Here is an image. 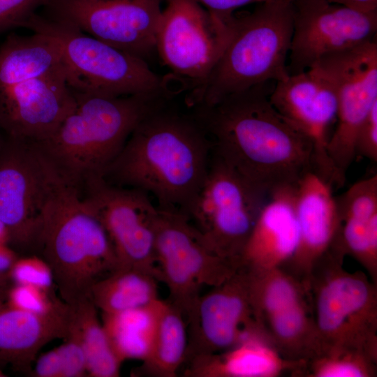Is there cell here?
<instances>
[{"label":"cell","mask_w":377,"mask_h":377,"mask_svg":"<svg viewBox=\"0 0 377 377\" xmlns=\"http://www.w3.org/2000/svg\"><path fill=\"white\" fill-rule=\"evenodd\" d=\"M275 82L190 106L211 140L212 151L243 178L270 195L313 170L309 139L272 105Z\"/></svg>","instance_id":"1"},{"label":"cell","mask_w":377,"mask_h":377,"mask_svg":"<svg viewBox=\"0 0 377 377\" xmlns=\"http://www.w3.org/2000/svg\"><path fill=\"white\" fill-rule=\"evenodd\" d=\"M165 103L138 124L103 178L145 191L156 198L158 209L187 216L207 178L212 145L191 114L168 109Z\"/></svg>","instance_id":"2"},{"label":"cell","mask_w":377,"mask_h":377,"mask_svg":"<svg viewBox=\"0 0 377 377\" xmlns=\"http://www.w3.org/2000/svg\"><path fill=\"white\" fill-rule=\"evenodd\" d=\"M74 94L73 110L50 135L34 142L59 175L80 190L87 181L103 177L138 124L167 95Z\"/></svg>","instance_id":"3"},{"label":"cell","mask_w":377,"mask_h":377,"mask_svg":"<svg viewBox=\"0 0 377 377\" xmlns=\"http://www.w3.org/2000/svg\"><path fill=\"white\" fill-rule=\"evenodd\" d=\"M36 251L50 265L59 297L73 304L119 267L107 232L80 190L64 178L43 214Z\"/></svg>","instance_id":"4"},{"label":"cell","mask_w":377,"mask_h":377,"mask_svg":"<svg viewBox=\"0 0 377 377\" xmlns=\"http://www.w3.org/2000/svg\"><path fill=\"white\" fill-rule=\"evenodd\" d=\"M293 0L258 3L230 20L229 40L207 79L186 99L188 106L212 105L253 87L287 78L293 31Z\"/></svg>","instance_id":"5"},{"label":"cell","mask_w":377,"mask_h":377,"mask_svg":"<svg viewBox=\"0 0 377 377\" xmlns=\"http://www.w3.org/2000/svg\"><path fill=\"white\" fill-rule=\"evenodd\" d=\"M344 257L327 254L306 282L320 353L357 349L377 360V284L364 272L346 270Z\"/></svg>","instance_id":"6"},{"label":"cell","mask_w":377,"mask_h":377,"mask_svg":"<svg viewBox=\"0 0 377 377\" xmlns=\"http://www.w3.org/2000/svg\"><path fill=\"white\" fill-rule=\"evenodd\" d=\"M22 27L57 44L68 84L75 93L122 96L167 94L147 62L115 48L75 26L37 13Z\"/></svg>","instance_id":"7"},{"label":"cell","mask_w":377,"mask_h":377,"mask_svg":"<svg viewBox=\"0 0 377 377\" xmlns=\"http://www.w3.org/2000/svg\"><path fill=\"white\" fill-rule=\"evenodd\" d=\"M269 195L212 151L207 178L187 217L212 251L240 267L244 244Z\"/></svg>","instance_id":"8"},{"label":"cell","mask_w":377,"mask_h":377,"mask_svg":"<svg viewBox=\"0 0 377 377\" xmlns=\"http://www.w3.org/2000/svg\"><path fill=\"white\" fill-rule=\"evenodd\" d=\"M62 178L34 142L6 137L0 151V219L12 248L36 251L45 209Z\"/></svg>","instance_id":"9"},{"label":"cell","mask_w":377,"mask_h":377,"mask_svg":"<svg viewBox=\"0 0 377 377\" xmlns=\"http://www.w3.org/2000/svg\"><path fill=\"white\" fill-rule=\"evenodd\" d=\"M155 230L157 277L166 286L170 302L184 314L202 286H216L240 268L212 251L181 213L158 209Z\"/></svg>","instance_id":"10"},{"label":"cell","mask_w":377,"mask_h":377,"mask_svg":"<svg viewBox=\"0 0 377 377\" xmlns=\"http://www.w3.org/2000/svg\"><path fill=\"white\" fill-rule=\"evenodd\" d=\"M313 66L325 72L336 88L337 121L328 142L327 154L343 185L347 170L356 156L355 143L358 129L377 103L376 38L328 54Z\"/></svg>","instance_id":"11"},{"label":"cell","mask_w":377,"mask_h":377,"mask_svg":"<svg viewBox=\"0 0 377 377\" xmlns=\"http://www.w3.org/2000/svg\"><path fill=\"white\" fill-rule=\"evenodd\" d=\"M156 36L163 62L177 75L201 85L209 77L230 36L225 22L195 0H164Z\"/></svg>","instance_id":"12"},{"label":"cell","mask_w":377,"mask_h":377,"mask_svg":"<svg viewBox=\"0 0 377 377\" xmlns=\"http://www.w3.org/2000/svg\"><path fill=\"white\" fill-rule=\"evenodd\" d=\"M164 0H51L46 16L66 22L147 61L155 52Z\"/></svg>","instance_id":"13"},{"label":"cell","mask_w":377,"mask_h":377,"mask_svg":"<svg viewBox=\"0 0 377 377\" xmlns=\"http://www.w3.org/2000/svg\"><path fill=\"white\" fill-rule=\"evenodd\" d=\"M80 191L104 226L119 267L146 269L157 276L155 229L158 209L149 195L110 184L103 177L87 181Z\"/></svg>","instance_id":"14"},{"label":"cell","mask_w":377,"mask_h":377,"mask_svg":"<svg viewBox=\"0 0 377 377\" xmlns=\"http://www.w3.org/2000/svg\"><path fill=\"white\" fill-rule=\"evenodd\" d=\"M289 75L323 57L376 38L377 10L362 12L328 0H295Z\"/></svg>","instance_id":"15"},{"label":"cell","mask_w":377,"mask_h":377,"mask_svg":"<svg viewBox=\"0 0 377 377\" xmlns=\"http://www.w3.org/2000/svg\"><path fill=\"white\" fill-rule=\"evenodd\" d=\"M184 316L188 337L187 360L226 350L262 328L251 302L249 273L243 267L200 295Z\"/></svg>","instance_id":"16"},{"label":"cell","mask_w":377,"mask_h":377,"mask_svg":"<svg viewBox=\"0 0 377 377\" xmlns=\"http://www.w3.org/2000/svg\"><path fill=\"white\" fill-rule=\"evenodd\" d=\"M269 101L311 143L313 171L333 188L342 186L327 154L338 106L330 78L317 66L290 75L276 82Z\"/></svg>","instance_id":"17"},{"label":"cell","mask_w":377,"mask_h":377,"mask_svg":"<svg viewBox=\"0 0 377 377\" xmlns=\"http://www.w3.org/2000/svg\"><path fill=\"white\" fill-rule=\"evenodd\" d=\"M75 104L64 67L0 90V126L8 138L40 141Z\"/></svg>","instance_id":"18"},{"label":"cell","mask_w":377,"mask_h":377,"mask_svg":"<svg viewBox=\"0 0 377 377\" xmlns=\"http://www.w3.org/2000/svg\"><path fill=\"white\" fill-rule=\"evenodd\" d=\"M333 187L313 170L305 173L295 189L298 242L290 260L282 267L304 283L323 257L345 253L341 242V220Z\"/></svg>","instance_id":"19"},{"label":"cell","mask_w":377,"mask_h":377,"mask_svg":"<svg viewBox=\"0 0 377 377\" xmlns=\"http://www.w3.org/2000/svg\"><path fill=\"white\" fill-rule=\"evenodd\" d=\"M295 185L270 193L244 244L239 262L249 270L283 267L298 242L295 213Z\"/></svg>","instance_id":"20"},{"label":"cell","mask_w":377,"mask_h":377,"mask_svg":"<svg viewBox=\"0 0 377 377\" xmlns=\"http://www.w3.org/2000/svg\"><path fill=\"white\" fill-rule=\"evenodd\" d=\"M5 298L0 297V363L28 375L47 343L67 337L69 304L38 315L10 306Z\"/></svg>","instance_id":"21"},{"label":"cell","mask_w":377,"mask_h":377,"mask_svg":"<svg viewBox=\"0 0 377 377\" xmlns=\"http://www.w3.org/2000/svg\"><path fill=\"white\" fill-rule=\"evenodd\" d=\"M190 360L185 374L194 377L302 376L306 366L305 362L283 357L261 330L249 333L230 348Z\"/></svg>","instance_id":"22"},{"label":"cell","mask_w":377,"mask_h":377,"mask_svg":"<svg viewBox=\"0 0 377 377\" xmlns=\"http://www.w3.org/2000/svg\"><path fill=\"white\" fill-rule=\"evenodd\" d=\"M335 200L343 252L377 284V175L355 182Z\"/></svg>","instance_id":"23"},{"label":"cell","mask_w":377,"mask_h":377,"mask_svg":"<svg viewBox=\"0 0 377 377\" xmlns=\"http://www.w3.org/2000/svg\"><path fill=\"white\" fill-rule=\"evenodd\" d=\"M63 68L57 44L46 35L11 33L0 45V90Z\"/></svg>","instance_id":"24"},{"label":"cell","mask_w":377,"mask_h":377,"mask_svg":"<svg viewBox=\"0 0 377 377\" xmlns=\"http://www.w3.org/2000/svg\"><path fill=\"white\" fill-rule=\"evenodd\" d=\"M260 325L269 342L286 359L306 362L320 353L309 297L272 313Z\"/></svg>","instance_id":"25"},{"label":"cell","mask_w":377,"mask_h":377,"mask_svg":"<svg viewBox=\"0 0 377 377\" xmlns=\"http://www.w3.org/2000/svg\"><path fill=\"white\" fill-rule=\"evenodd\" d=\"M164 301L120 312L101 313V322L110 346L119 361H144L155 337Z\"/></svg>","instance_id":"26"},{"label":"cell","mask_w":377,"mask_h":377,"mask_svg":"<svg viewBox=\"0 0 377 377\" xmlns=\"http://www.w3.org/2000/svg\"><path fill=\"white\" fill-rule=\"evenodd\" d=\"M154 272L146 269L119 267L97 281L90 299L101 313H112L138 308L159 300Z\"/></svg>","instance_id":"27"},{"label":"cell","mask_w":377,"mask_h":377,"mask_svg":"<svg viewBox=\"0 0 377 377\" xmlns=\"http://www.w3.org/2000/svg\"><path fill=\"white\" fill-rule=\"evenodd\" d=\"M90 298L69 304L68 334L77 339L84 352L88 376L118 377L122 363L114 354Z\"/></svg>","instance_id":"28"},{"label":"cell","mask_w":377,"mask_h":377,"mask_svg":"<svg viewBox=\"0 0 377 377\" xmlns=\"http://www.w3.org/2000/svg\"><path fill=\"white\" fill-rule=\"evenodd\" d=\"M188 337L184 313L164 301L151 351L136 374L175 377L187 360Z\"/></svg>","instance_id":"29"},{"label":"cell","mask_w":377,"mask_h":377,"mask_svg":"<svg viewBox=\"0 0 377 377\" xmlns=\"http://www.w3.org/2000/svg\"><path fill=\"white\" fill-rule=\"evenodd\" d=\"M246 270L251 302L260 324L272 313L309 297L306 284L282 267Z\"/></svg>","instance_id":"30"},{"label":"cell","mask_w":377,"mask_h":377,"mask_svg":"<svg viewBox=\"0 0 377 377\" xmlns=\"http://www.w3.org/2000/svg\"><path fill=\"white\" fill-rule=\"evenodd\" d=\"M377 360L357 349L334 348L307 361L302 376L374 377Z\"/></svg>","instance_id":"31"},{"label":"cell","mask_w":377,"mask_h":377,"mask_svg":"<svg viewBox=\"0 0 377 377\" xmlns=\"http://www.w3.org/2000/svg\"><path fill=\"white\" fill-rule=\"evenodd\" d=\"M5 300L13 308L38 315L51 313L66 304L54 290L17 283L8 288Z\"/></svg>","instance_id":"32"},{"label":"cell","mask_w":377,"mask_h":377,"mask_svg":"<svg viewBox=\"0 0 377 377\" xmlns=\"http://www.w3.org/2000/svg\"><path fill=\"white\" fill-rule=\"evenodd\" d=\"M8 272L13 283L47 290H54L56 288L51 267L42 257L36 255L19 256Z\"/></svg>","instance_id":"33"},{"label":"cell","mask_w":377,"mask_h":377,"mask_svg":"<svg viewBox=\"0 0 377 377\" xmlns=\"http://www.w3.org/2000/svg\"><path fill=\"white\" fill-rule=\"evenodd\" d=\"M51 0H0V34L16 27H22L39 8Z\"/></svg>","instance_id":"34"},{"label":"cell","mask_w":377,"mask_h":377,"mask_svg":"<svg viewBox=\"0 0 377 377\" xmlns=\"http://www.w3.org/2000/svg\"><path fill=\"white\" fill-rule=\"evenodd\" d=\"M61 367V377L88 376L87 360L80 342L71 335L57 347Z\"/></svg>","instance_id":"35"},{"label":"cell","mask_w":377,"mask_h":377,"mask_svg":"<svg viewBox=\"0 0 377 377\" xmlns=\"http://www.w3.org/2000/svg\"><path fill=\"white\" fill-rule=\"evenodd\" d=\"M355 156L377 161V103L360 125L355 138Z\"/></svg>","instance_id":"36"},{"label":"cell","mask_w":377,"mask_h":377,"mask_svg":"<svg viewBox=\"0 0 377 377\" xmlns=\"http://www.w3.org/2000/svg\"><path fill=\"white\" fill-rule=\"evenodd\" d=\"M31 377H61L59 355L54 348L37 357L28 374Z\"/></svg>","instance_id":"37"},{"label":"cell","mask_w":377,"mask_h":377,"mask_svg":"<svg viewBox=\"0 0 377 377\" xmlns=\"http://www.w3.org/2000/svg\"><path fill=\"white\" fill-rule=\"evenodd\" d=\"M209 13L222 20L228 22L239 8L253 3L271 0H195ZM295 1V0H293Z\"/></svg>","instance_id":"38"},{"label":"cell","mask_w":377,"mask_h":377,"mask_svg":"<svg viewBox=\"0 0 377 377\" xmlns=\"http://www.w3.org/2000/svg\"><path fill=\"white\" fill-rule=\"evenodd\" d=\"M19 256L10 245L0 243V272H8Z\"/></svg>","instance_id":"39"},{"label":"cell","mask_w":377,"mask_h":377,"mask_svg":"<svg viewBox=\"0 0 377 377\" xmlns=\"http://www.w3.org/2000/svg\"><path fill=\"white\" fill-rule=\"evenodd\" d=\"M362 12L377 10V0H328Z\"/></svg>","instance_id":"40"},{"label":"cell","mask_w":377,"mask_h":377,"mask_svg":"<svg viewBox=\"0 0 377 377\" xmlns=\"http://www.w3.org/2000/svg\"><path fill=\"white\" fill-rule=\"evenodd\" d=\"M13 283L8 271L0 272V297L6 295L7 290Z\"/></svg>","instance_id":"41"},{"label":"cell","mask_w":377,"mask_h":377,"mask_svg":"<svg viewBox=\"0 0 377 377\" xmlns=\"http://www.w3.org/2000/svg\"><path fill=\"white\" fill-rule=\"evenodd\" d=\"M10 241L9 231L3 222L0 219V243L10 245Z\"/></svg>","instance_id":"42"},{"label":"cell","mask_w":377,"mask_h":377,"mask_svg":"<svg viewBox=\"0 0 377 377\" xmlns=\"http://www.w3.org/2000/svg\"><path fill=\"white\" fill-rule=\"evenodd\" d=\"M6 136L5 135L4 133L3 132L1 126H0V151L2 149L4 143L6 142Z\"/></svg>","instance_id":"43"},{"label":"cell","mask_w":377,"mask_h":377,"mask_svg":"<svg viewBox=\"0 0 377 377\" xmlns=\"http://www.w3.org/2000/svg\"><path fill=\"white\" fill-rule=\"evenodd\" d=\"M2 367L3 365L0 363V377L6 376V374L3 371Z\"/></svg>","instance_id":"44"}]
</instances>
